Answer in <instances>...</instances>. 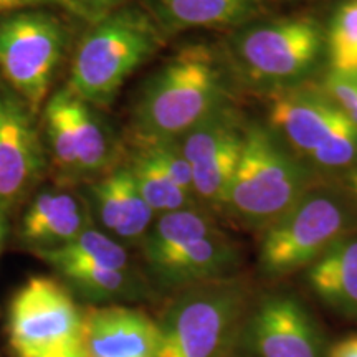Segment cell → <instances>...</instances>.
<instances>
[{"label":"cell","instance_id":"obj_28","mask_svg":"<svg viewBox=\"0 0 357 357\" xmlns=\"http://www.w3.org/2000/svg\"><path fill=\"white\" fill-rule=\"evenodd\" d=\"M328 357H357V336H351L339 341L328 352Z\"/></svg>","mask_w":357,"mask_h":357},{"label":"cell","instance_id":"obj_17","mask_svg":"<svg viewBox=\"0 0 357 357\" xmlns=\"http://www.w3.org/2000/svg\"><path fill=\"white\" fill-rule=\"evenodd\" d=\"M88 220L86 207L73 194L45 190L30 204L20 235L37 250L55 248L77 238L89 227Z\"/></svg>","mask_w":357,"mask_h":357},{"label":"cell","instance_id":"obj_14","mask_svg":"<svg viewBox=\"0 0 357 357\" xmlns=\"http://www.w3.org/2000/svg\"><path fill=\"white\" fill-rule=\"evenodd\" d=\"M91 194L98 218L106 230L123 242H142L155 213L142 199L128 164L95 182Z\"/></svg>","mask_w":357,"mask_h":357},{"label":"cell","instance_id":"obj_18","mask_svg":"<svg viewBox=\"0 0 357 357\" xmlns=\"http://www.w3.org/2000/svg\"><path fill=\"white\" fill-rule=\"evenodd\" d=\"M217 229L218 225L213 217L199 205L158 215L141 242L147 270L167 260L190 240Z\"/></svg>","mask_w":357,"mask_h":357},{"label":"cell","instance_id":"obj_9","mask_svg":"<svg viewBox=\"0 0 357 357\" xmlns=\"http://www.w3.org/2000/svg\"><path fill=\"white\" fill-rule=\"evenodd\" d=\"M83 311L65 284L32 276L8 306V336L19 357H35L53 347L82 344Z\"/></svg>","mask_w":357,"mask_h":357},{"label":"cell","instance_id":"obj_11","mask_svg":"<svg viewBox=\"0 0 357 357\" xmlns=\"http://www.w3.org/2000/svg\"><path fill=\"white\" fill-rule=\"evenodd\" d=\"M32 113L17 95L0 91V205L15 202L43 167Z\"/></svg>","mask_w":357,"mask_h":357},{"label":"cell","instance_id":"obj_24","mask_svg":"<svg viewBox=\"0 0 357 357\" xmlns=\"http://www.w3.org/2000/svg\"><path fill=\"white\" fill-rule=\"evenodd\" d=\"M68 89H60L45 102V129L53 160L63 174L78 176L77 147L68 111Z\"/></svg>","mask_w":357,"mask_h":357},{"label":"cell","instance_id":"obj_27","mask_svg":"<svg viewBox=\"0 0 357 357\" xmlns=\"http://www.w3.org/2000/svg\"><path fill=\"white\" fill-rule=\"evenodd\" d=\"M84 8V12L88 13L89 19L95 22L96 19H100V17L106 15V13L113 10L116 6H119V3L123 2V0H77Z\"/></svg>","mask_w":357,"mask_h":357},{"label":"cell","instance_id":"obj_22","mask_svg":"<svg viewBox=\"0 0 357 357\" xmlns=\"http://www.w3.org/2000/svg\"><path fill=\"white\" fill-rule=\"evenodd\" d=\"M37 257L47 260H70L91 263L113 270H131L126 248L105 231L88 227L77 238L55 248L37 250Z\"/></svg>","mask_w":357,"mask_h":357},{"label":"cell","instance_id":"obj_5","mask_svg":"<svg viewBox=\"0 0 357 357\" xmlns=\"http://www.w3.org/2000/svg\"><path fill=\"white\" fill-rule=\"evenodd\" d=\"M266 126L312 172L341 176L357 167V126L321 86L271 91Z\"/></svg>","mask_w":357,"mask_h":357},{"label":"cell","instance_id":"obj_29","mask_svg":"<svg viewBox=\"0 0 357 357\" xmlns=\"http://www.w3.org/2000/svg\"><path fill=\"white\" fill-rule=\"evenodd\" d=\"M35 357H86V356H84L82 344H70V346L53 347V349L45 351L42 354Z\"/></svg>","mask_w":357,"mask_h":357},{"label":"cell","instance_id":"obj_21","mask_svg":"<svg viewBox=\"0 0 357 357\" xmlns=\"http://www.w3.org/2000/svg\"><path fill=\"white\" fill-rule=\"evenodd\" d=\"M79 293L95 300H114L132 296L139 291L137 280L131 270H113L91 263L70 260H47Z\"/></svg>","mask_w":357,"mask_h":357},{"label":"cell","instance_id":"obj_13","mask_svg":"<svg viewBox=\"0 0 357 357\" xmlns=\"http://www.w3.org/2000/svg\"><path fill=\"white\" fill-rule=\"evenodd\" d=\"M240 253L234 240L220 229L190 240L167 260L151 268L149 273L159 287L181 289L235 276Z\"/></svg>","mask_w":357,"mask_h":357},{"label":"cell","instance_id":"obj_10","mask_svg":"<svg viewBox=\"0 0 357 357\" xmlns=\"http://www.w3.org/2000/svg\"><path fill=\"white\" fill-rule=\"evenodd\" d=\"M242 339L253 357H328L312 314L287 293L266 294L252 306Z\"/></svg>","mask_w":357,"mask_h":357},{"label":"cell","instance_id":"obj_7","mask_svg":"<svg viewBox=\"0 0 357 357\" xmlns=\"http://www.w3.org/2000/svg\"><path fill=\"white\" fill-rule=\"evenodd\" d=\"M357 230V202L341 185H312L261 230L258 266L266 278L306 270L341 236Z\"/></svg>","mask_w":357,"mask_h":357},{"label":"cell","instance_id":"obj_8","mask_svg":"<svg viewBox=\"0 0 357 357\" xmlns=\"http://www.w3.org/2000/svg\"><path fill=\"white\" fill-rule=\"evenodd\" d=\"M63 45V26L48 13L0 17V71L32 113L47 102Z\"/></svg>","mask_w":357,"mask_h":357},{"label":"cell","instance_id":"obj_20","mask_svg":"<svg viewBox=\"0 0 357 357\" xmlns=\"http://www.w3.org/2000/svg\"><path fill=\"white\" fill-rule=\"evenodd\" d=\"M68 89V88H66ZM68 111L77 147L78 176H96L111 162V141L93 106L79 100L68 89Z\"/></svg>","mask_w":357,"mask_h":357},{"label":"cell","instance_id":"obj_1","mask_svg":"<svg viewBox=\"0 0 357 357\" xmlns=\"http://www.w3.org/2000/svg\"><path fill=\"white\" fill-rule=\"evenodd\" d=\"M231 101L230 68L211 45L181 47L142 88L134 108L141 142L177 141Z\"/></svg>","mask_w":357,"mask_h":357},{"label":"cell","instance_id":"obj_6","mask_svg":"<svg viewBox=\"0 0 357 357\" xmlns=\"http://www.w3.org/2000/svg\"><path fill=\"white\" fill-rule=\"evenodd\" d=\"M324 55V26L307 13L257 19L234 30L229 43L236 73L270 93L306 83Z\"/></svg>","mask_w":357,"mask_h":357},{"label":"cell","instance_id":"obj_3","mask_svg":"<svg viewBox=\"0 0 357 357\" xmlns=\"http://www.w3.org/2000/svg\"><path fill=\"white\" fill-rule=\"evenodd\" d=\"M149 13L119 8L95 20L71 61L68 89L89 106L105 108L126 79L162 45Z\"/></svg>","mask_w":357,"mask_h":357},{"label":"cell","instance_id":"obj_2","mask_svg":"<svg viewBox=\"0 0 357 357\" xmlns=\"http://www.w3.org/2000/svg\"><path fill=\"white\" fill-rule=\"evenodd\" d=\"M314 174L266 123L250 121L242 158L222 208L248 229L261 231L316 185Z\"/></svg>","mask_w":357,"mask_h":357},{"label":"cell","instance_id":"obj_12","mask_svg":"<svg viewBox=\"0 0 357 357\" xmlns=\"http://www.w3.org/2000/svg\"><path fill=\"white\" fill-rule=\"evenodd\" d=\"M82 347L86 357H158L159 326L128 306L83 311Z\"/></svg>","mask_w":357,"mask_h":357},{"label":"cell","instance_id":"obj_23","mask_svg":"<svg viewBox=\"0 0 357 357\" xmlns=\"http://www.w3.org/2000/svg\"><path fill=\"white\" fill-rule=\"evenodd\" d=\"M324 35L329 71L357 79V0H342L334 8Z\"/></svg>","mask_w":357,"mask_h":357},{"label":"cell","instance_id":"obj_26","mask_svg":"<svg viewBox=\"0 0 357 357\" xmlns=\"http://www.w3.org/2000/svg\"><path fill=\"white\" fill-rule=\"evenodd\" d=\"M45 3H55V6H60L66 8V10L77 13L79 17H84V19H89V15L84 12V8L79 6L77 0H0V17L6 15L8 12H15L19 8L25 7H35V6H45Z\"/></svg>","mask_w":357,"mask_h":357},{"label":"cell","instance_id":"obj_31","mask_svg":"<svg viewBox=\"0 0 357 357\" xmlns=\"http://www.w3.org/2000/svg\"><path fill=\"white\" fill-rule=\"evenodd\" d=\"M6 235H7V215H6V208L0 205V252H2Z\"/></svg>","mask_w":357,"mask_h":357},{"label":"cell","instance_id":"obj_19","mask_svg":"<svg viewBox=\"0 0 357 357\" xmlns=\"http://www.w3.org/2000/svg\"><path fill=\"white\" fill-rule=\"evenodd\" d=\"M128 167L132 174L142 199L149 204L155 215L199 205L195 195L177 185L146 147L139 146V149L129 160Z\"/></svg>","mask_w":357,"mask_h":357},{"label":"cell","instance_id":"obj_16","mask_svg":"<svg viewBox=\"0 0 357 357\" xmlns=\"http://www.w3.org/2000/svg\"><path fill=\"white\" fill-rule=\"evenodd\" d=\"M306 281L326 306L357 319V230L341 236L311 263Z\"/></svg>","mask_w":357,"mask_h":357},{"label":"cell","instance_id":"obj_15","mask_svg":"<svg viewBox=\"0 0 357 357\" xmlns=\"http://www.w3.org/2000/svg\"><path fill=\"white\" fill-rule=\"evenodd\" d=\"M149 15L164 35L194 29H231L257 20L265 0H147Z\"/></svg>","mask_w":357,"mask_h":357},{"label":"cell","instance_id":"obj_32","mask_svg":"<svg viewBox=\"0 0 357 357\" xmlns=\"http://www.w3.org/2000/svg\"><path fill=\"white\" fill-rule=\"evenodd\" d=\"M354 79H356V78H354Z\"/></svg>","mask_w":357,"mask_h":357},{"label":"cell","instance_id":"obj_30","mask_svg":"<svg viewBox=\"0 0 357 357\" xmlns=\"http://www.w3.org/2000/svg\"><path fill=\"white\" fill-rule=\"evenodd\" d=\"M339 178H341V181H339L337 185H341L342 189H344L347 194H349L351 197L357 202V167L341 174Z\"/></svg>","mask_w":357,"mask_h":357},{"label":"cell","instance_id":"obj_25","mask_svg":"<svg viewBox=\"0 0 357 357\" xmlns=\"http://www.w3.org/2000/svg\"><path fill=\"white\" fill-rule=\"evenodd\" d=\"M321 88L331 96V100L342 109V113L357 126V79L328 71L321 83Z\"/></svg>","mask_w":357,"mask_h":357},{"label":"cell","instance_id":"obj_4","mask_svg":"<svg viewBox=\"0 0 357 357\" xmlns=\"http://www.w3.org/2000/svg\"><path fill=\"white\" fill-rule=\"evenodd\" d=\"M252 306L250 287L236 276L181 289L158 323V357H227Z\"/></svg>","mask_w":357,"mask_h":357}]
</instances>
